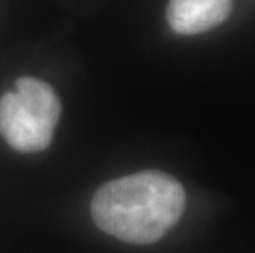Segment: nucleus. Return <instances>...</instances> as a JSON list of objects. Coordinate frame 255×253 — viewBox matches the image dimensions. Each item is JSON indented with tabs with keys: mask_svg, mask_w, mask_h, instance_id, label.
I'll return each instance as SVG.
<instances>
[{
	"mask_svg": "<svg viewBox=\"0 0 255 253\" xmlns=\"http://www.w3.org/2000/svg\"><path fill=\"white\" fill-rule=\"evenodd\" d=\"M231 8L232 0H170L166 20L178 35H198L221 25Z\"/></svg>",
	"mask_w": 255,
	"mask_h": 253,
	"instance_id": "obj_3",
	"label": "nucleus"
},
{
	"mask_svg": "<svg viewBox=\"0 0 255 253\" xmlns=\"http://www.w3.org/2000/svg\"><path fill=\"white\" fill-rule=\"evenodd\" d=\"M183 186L161 171H142L101 186L91 214L102 232L135 245L160 240L184 211Z\"/></svg>",
	"mask_w": 255,
	"mask_h": 253,
	"instance_id": "obj_1",
	"label": "nucleus"
},
{
	"mask_svg": "<svg viewBox=\"0 0 255 253\" xmlns=\"http://www.w3.org/2000/svg\"><path fill=\"white\" fill-rule=\"evenodd\" d=\"M61 115V102L50 84L20 78L17 90L0 99V135L21 153H36L51 143Z\"/></svg>",
	"mask_w": 255,
	"mask_h": 253,
	"instance_id": "obj_2",
	"label": "nucleus"
}]
</instances>
